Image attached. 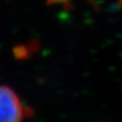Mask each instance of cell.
Wrapping results in <instances>:
<instances>
[{
	"mask_svg": "<svg viewBox=\"0 0 122 122\" xmlns=\"http://www.w3.org/2000/svg\"><path fill=\"white\" fill-rule=\"evenodd\" d=\"M25 110L12 90L0 86V122H21Z\"/></svg>",
	"mask_w": 122,
	"mask_h": 122,
	"instance_id": "6da1fadb",
	"label": "cell"
}]
</instances>
